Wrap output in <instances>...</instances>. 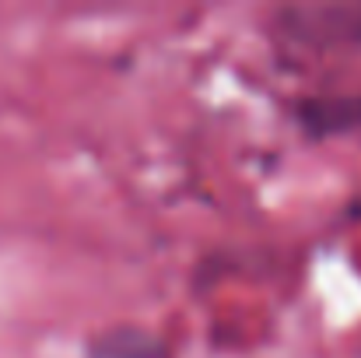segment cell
I'll use <instances>...</instances> for the list:
<instances>
[{"label":"cell","instance_id":"cell-1","mask_svg":"<svg viewBox=\"0 0 361 358\" xmlns=\"http://www.w3.org/2000/svg\"><path fill=\"white\" fill-rule=\"evenodd\" d=\"M305 119L312 123L316 133H330V130H348L361 123V99H334V102H309Z\"/></svg>","mask_w":361,"mask_h":358},{"label":"cell","instance_id":"cell-2","mask_svg":"<svg viewBox=\"0 0 361 358\" xmlns=\"http://www.w3.org/2000/svg\"><path fill=\"white\" fill-rule=\"evenodd\" d=\"M95 358H161V348L144 334H109L95 345Z\"/></svg>","mask_w":361,"mask_h":358}]
</instances>
